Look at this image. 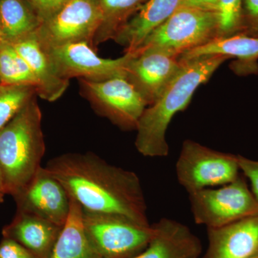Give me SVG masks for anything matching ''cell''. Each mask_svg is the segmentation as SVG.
<instances>
[{
  "label": "cell",
  "mask_w": 258,
  "mask_h": 258,
  "mask_svg": "<svg viewBox=\"0 0 258 258\" xmlns=\"http://www.w3.org/2000/svg\"><path fill=\"white\" fill-rule=\"evenodd\" d=\"M84 211L111 214L149 225L142 183L134 171L93 152L66 153L45 166Z\"/></svg>",
  "instance_id": "6da1fadb"
},
{
  "label": "cell",
  "mask_w": 258,
  "mask_h": 258,
  "mask_svg": "<svg viewBox=\"0 0 258 258\" xmlns=\"http://www.w3.org/2000/svg\"><path fill=\"white\" fill-rule=\"evenodd\" d=\"M227 57L204 56L183 61V66L161 96L144 110L137 124L135 147L146 157H166V132L174 115L189 106L199 86L208 82Z\"/></svg>",
  "instance_id": "7a4b0ae2"
},
{
  "label": "cell",
  "mask_w": 258,
  "mask_h": 258,
  "mask_svg": "<svg viewBox=\"0 0 258 258\" xmlns=\"http://www.w3.org/2000/svg\"><path fill=\"white\" fill-rule=\"evenodd\" d=\"M37 97L0 132V166L7 195L13 198L41 167L45 153L42 112Z\"/></svg>",
  "instance_id": "3957f363"
},
{
  "label": "cell",
  "mask_w": 258,
  "mask_h": 258,
  "mask_svg": "<svg viewBox=\"0 0 258 258\" xmlns=\"http://www.w3.org/2000/svg\"><path fill=\"white\" fill-rule=\"evenodd\" d=\"M218 37L216 11L181 5L137 50L160 51L180 57Z\"/></svg>",
  "instance_id": "277c9868"
},
{
  "label": "cell",
  "mask_w": 258,
  "mask_h": 258,
  "mask_svg": "<svg viewBox=\"0 0 258 258\" xmlns=\"http://www.w3.org/2000/svg\"><path fill=\"white\" fill-rule=\"evenodd\" d=\"M194 220L207 229L225 227L258 213V202L241 174L221 187L189 194Z\"/></svg>",
  "instance_id": "5b68a950"
},
{
  "label": "cell",
  "mask_w": 258,
  "mask_h": 258,
  "mask_svg": "<svg viewBox=\"0 0 258 258\" xmlns=\"http://www.w3.org/2000/svg\"><path fill=\"white\" fill-rule=\"evenodd\" d=\"M240 172L237 155L214 150L190 139L183 142L176 163V178L188 195L229 184Z\"/></svg>",
  "instance_id": "8992f818"
},
{
  "label": "cell",
  "mask_w": 258,
  "mask_h": 258,
  "mask_svg": "<svg viewBox=\"0 0 258 258\" xmlns=\"http://www.w3.org/2000/svg\"><path fill=\"white\" fill-rule=\"evenodd\" d=\"M88 238L101 258H132L147 247L153 229L120 215L83 210Z\"/></svg>",
  "instance_id": "52a82bcc"
},
{
  "label": "cell",
  "mask_w": 258,
  "mask_h": 258,
  "mask_svg": "<svg viewBox=\"0 0 258 258\" xmlns=\"http://www.w3.org/2000/svg\"><path fill=\"white\" fill-rule=\"evenodd\" d=\"M79 84L81 96L96 113L122 130H136L148 105L124 77L101 81L79 79Z\"/></svg>",
  "instance_id": "ba28073f"
},
{
  "label": "cell",
  "mask_w": 258,
  "mask_h": 258,
  "mask_svg": "<svg viewBox=\"0 0 258 258\" xmlns=\"http://www.w3.org/2000/svg\"><path fill=\"white\" fill-rule=\"evenodd\" d=\"M47 48L57 73L68 81L74 78L94 81L125 78L127 66L135 55V51H132L125 52L118 58H103L86 42H71Z\"/></svg>",
  "instance_id": "9c48e42d"
},
{
  "label": "cell",
  "mask_w": 258,
  "mask_h": 258,
  "mask_svg": "<svg viewBox=\"0 0 258 258\" xmlns=\"http://www.w3.org/2000/svg\"><path fill=\"white\" fill-rule=\"evenodd\" d=\"M101 20L99 0H70L42 24L37 34L47 47L77 42H86L93 47Z\"/></svg>",
  "instance_id": "30bf717a"
},
{
  "label": "cell",
  "mask_w": 258,
  "mask_h": 258,
  "mask_svg": "<svg viewBox=\"0 0 258 258\" xmlns=\"http://www.w3.org/2000/svg\"><path fill=\"white\" fill-rule=\"evenodd\" d=\"M14 199L18 211L37 215L60 227L69 217V194L60 181L42 166Z\"/></svg>",
  "instance_id": "8fae6325"
},
{
  "label": "cell",
  "mask_w": 258,
  "mask_h": 258,
  "mask_svg": "<svg viewBox=\"0 0 258 258\" xmlns=\"http://www.w3.org/2000/svg\"><path fill=\"white\" fill-rule=\"evenodd\" d=\"M183 61L176 56L157 50H135L125 79L132 83L147 102L153 104L177 76Z\"/></svg>",
  "instance_id": "7c38bea8"
},
{
  "label": "cell",
  "mask_w": 258,
  "mask_h": 258,
  "mask_svg": "<svg viewBox=\"0 0 258 258\" xmlns=\"http://www.w3.org/2000/svg\"><path fill=\"white\" fill-rule=\"evenodd\" d=\"M26 61L37 83V95L42 100L54 102L63 96L70 81L57 73L48 48L38 36L37 31L10 43Z\"/></svg>",
  "instance_id": "4fadbf2b"
},
{
  "label": "cell",
  "mask_w": 258,
  "mask_h": 258,
  "mask_svg": "<svg viewBox=\"0 0 258 258\" xmlns=\"http://www.w3.org/2000/svg\"><path fill=\"white\" fill-rule=\"evenodd\" d=\"M152 237L146 248L132 258H199L203 244L187 226L161 218L152 225Z\"/></svg>",
  "instance_id": "5bb4252c"
},
{
  "label": "cell",
  "mask_w": 258,
  "mask_h": 258,
  "mask_svg": "<svg viewBox=\"0 0 258 258\" xmlns=\"http://www.w3.org/2000/svg\"><path fill=\"white\" fill-rule=\"evenodd\" d=\"M203 258H258V213L225 227L208 229Z\"/></svg>",
  "instance_id": "9a60e30c"
},
{
  "label": "cell",
  "mask_w": 258,
  "mask_h": 258,
  "mask_svg": "<svg viewBox=\"0 0 258 258\" xmlns=\"http://www.w3.org/2000/svg\"><path fill=\"white\" fill-rule=\"evenodd\" d=\"M181 5V0H147L120 29L113 40L125 52L137 50Z\"/></svg>",
  "instance_id": "2e32d148"
},
{
  "label": "cell",
  "mask_w": 258,
  "mask_h": 258,
  "mask_svg": "<svg viewBox=\"0 0 258 258\" xmlns=\"http://www.w3.org/2000/svg\"><path fill=\"white\" fill-rule=\"evenodd\" d=\"M62 227L28 212L18 211L3 235L30 250L36 258H47L53 248Z\"/></svg>",
  "instance_id": "e0dca14e"
},
{
  "label": "cell",
  "mask_w": 258,
  "mask_h": 258,
  "mask_svg": "<svg viewBox=\"0 0 258 258\" xmlns=\"http://www.w3.org/2000/svg\"><path fill=\"white\" fill-rule=\"evenodd\" d=\"M212 55L236 58L237 62L233 69L237 74H255L258 72V37L239 33L217 37L202 46L184 52L179 58L187 60Z\"/></svg>",
  "instance_id": "ac0fdd59"
},
{
  "label": "cell",
  "mask_w": 258,
  "mask_h": 258,
  "mask_svg": "<svg viewBox=\"0 0 258 258\" xmlns=\"http://www.w3.org/2000/svg\"><path fill=\"white\" fill-rule=\"evenodd\" d=\"M70 203L69 217L47 258H101L86 233L83 208L74 199Z\"/></svg>",
  "instance_id": "d6986e66"
},
{
  "label": "cell",
  "mask_w": 258,
  "mask_h": 258,
  "mask_svg": "<svg viewBox=\"0 0 258 258\" xmlns=\"http://www.w3.org/2000/svg\"><path fill=\"white\" fill-rule=\"evenodd\" d=\"M42 24L27 0H0V26L4 42L18 41L37 31Z\"/></svg>",
  "instance_id": "ffe728a7"
},
{
  "label": "cell",
  "mask_w": 258,
  "mask_h": 258,
  "mask_svg": "<svg viewBox=\"0 0 258 258\" xmlns=\"http://www.w3.org/2000/svg\"><path fill=\"white\" fill-rule=\"evenodd\" d=\"M147 0H99L102 20L93 41V47L113 40L120 29L128 21L134 10L140 9Z\"/></svg>",
  "instance_id": "44dd1931"
},
{
  "label": "cell",
  "mask_w": 258,
  "mask_h": 258,
  "mask_svg": "<svg viewBox=\"0 0 258 258\" xmlns=\"http://www.w3.org/2000/svg\"><path fill=\"white\" fill-rule=\"evenodd\" d=\"M0 84L37 88L36 81L26 61L11 44L5 42L0 45Z\"/></svg>",
  "instance_id": "7402d4cb"
},
{
  "label": "cell",
  "mask_w": 258,
  "mask_h": 258,
  "mask_svg": "<svg viewBox=\"0 0 258 258\" xmlns=\"http://www.w3.org/2000/svg\"><path fill=\"white\" fill-rule=\"evenodd\" d=\"M36 96L33 86L0 84V132Z\"/></svg>",
  "instance_id": "603a6c76"
},
{
  "label": "cell",
  "mask_w": 258,
  "mask_h": 258,
  "mask_svg": "<svg viewBox=\"0 0 258 258\" xmlns=\"http://www.w3.org/2000/svg\"><path fill=\"white\" fill-rule=\"evenodd\" d=\"M243 0H218L219 37L241 33L242 28Z\"/></svg>",
  "instance_id": "cb8c5ba5"
},
{
  "label": "cell",
  "mask_w": 258,
  "mask_h": 258,
  "mask_svg": "<svg viewBox=\"0 0 258 258\" xmlns=\"http://www.w3.org/2000/svg\"><path fill=\"white\" fill-rule=\"evenodd\" d=\"M241 33L258 37V0H243Z\"/></svg>",
  "instance_id": "d4e9b609"
},
{
  "label": "cell",
  "mask_w": 258,
  "mask_h": 258,
  "mask_svg": "<svg viewBox=\"0 0 258 258\" xmlns=\"http://www.w3.org/2000/svg\"><path fill=\"white\" fill-rule=\"evenodd\" d=\"M42 23L54 16L70 0H27Z\"/></svg>",
  "instance_id": "484cf974"
},
{
  "label": "cell",
  "mask_w": 258,
  "mask_h": 258,
  "mask_svg": "<svg viewBox=\"0 0 258 258\" xmlns=\"http://www.w3.org/2000/svg\"><path fill=\"white\" fill-rule=\"evenodd\" d=\"M240 171L249 180L251 191L258 202V161L237 155Z\"/></svg>",
  "instance_id": "4316f807"
},
{
  "label": "cell",
  "mask_w": 258,
  "mask_h": 258,
  "mask_svg": "<svg viewBox=\"0 0 258 258\" xmlns=\"http://www.w3.org/2000/svg\"><path fill=\"white\" fill-rule=\"evenodd\" d=\"M0 258H36L26 247L13 239L5 237L0 242Z\"/></svg>",
  "instance_id": "83f0119b"
},
{
  "label": "cell",
  "mask_w": 258,
  "mask_h": 258,
  "mask_svg": "<svg viewBox=\"0 0 258 258\" xmlns=\"http://www.w3.org/2000/svg\"><path fill=\"white\" fill-rule=\"evenodd\" d=\"M217 3L218 0H181V5L216 12Z\"/></svg>",
  "instance_id": "f1b7e54d"
},
{
  "label": "cell",
  "mask_w": 258,
  "mask_h": 258,
  "mask_svg": "<svg viewBox=\"0 0 258 258\" xmlns=\"http://www.w3.org/2000/svg\"><path fill=\"white\" fill-rule=\"evenodd\" d=\"M6 195H7L6 190H5L4 177H3V171H2L1 166H0V205L4 203Z\"/></svg>",
  "instance_id": "f546056e"
},
{
  "label": "cell",
  "mask_w": 258,
  "mask_h": 258,
  "mask_svg": "<svg viewBox=\"0 0 258 258\" xmlns=\"http://www.w3.org/2000/svg\"><path fill=\"white\" fill-rule=\"evenodd\" d=\"M4 42L3 40V32H2L1 26H0V45Z\"/></svg>",
  "instance_id": "4dcf8cb0"
}]
</instances>
